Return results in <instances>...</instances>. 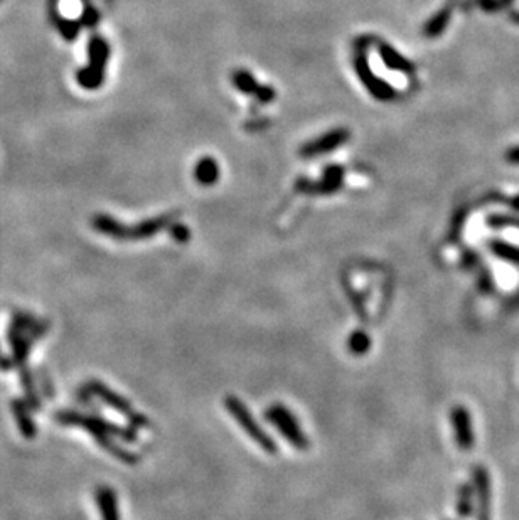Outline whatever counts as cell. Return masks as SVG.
<instances>
[{
    "label": "cell",
    "mask_w": 519,
    "mask_h": 520,
    "mask_svg": "<svg viewBox=\"0 0 519 520\" xmlns=\"http://www.w3.org/2000/svg\"><path fill=\"white\" fill-rule=\"evenodd\" d=\"M169 229H171L172 238H174L177 243H188L189 241L190 233L184 224H174V222H172V226Z\"/></svg>",
    "instance_id": "d4e9b609"
},
{
    "label": "cell",
    "mask_w": 519,
    "mask_h": 520,
    "mask_svg": "<svg viewBox=\"0 0 519 520\" xmlns=\"http://www.w3.org/2000/svg\"><path fill=\"white\" fill-rule=\"evenodd\" d=\"M174 217V214H162L157 217H149V219L142 221L135 226H127L125 241H145V239L155 236L161 231L171 228Z\"/></svg>",
    "instance_id": "8fae6325"
},
{
    "label": "cell",
    "mask_w": 519,
    "mask_h": 520,
    "mask_svg": "<svg viewBox=\"0 0 519 520\" xmlns=\"http://www.w3.org/2000/svg\"><path fill=\"white\" fill-rule=\"evenodd\" d=\"M51 19H52V22H55L56 29L59 30L61 35L64 37V41H68V42L76 41L78 35H79V30H81V28H83L79 19L74 21V19H68V17L59 16L55 7L51 8Z\"/></svg>",
    "instance_id": "2e32d148"
},
{
    "label": "cell",
    "mask_w": 519,
    "mask_h": 520,
    "mask_svg": "<svg viewBox=\"0 0 519 520\" xmlns=\"http://www.w3.org/2000/svg\"><path fill=\"white\" fill-rule=\"evenodd\" d=\"M354 69H356L358 76L359 79H361V83L366 86V90L370 91L371 96H375L376 100L386 101V100H392V98H394L393 88L372 73L370 68V63H367V59L363 54H359L356 59H354Z\"/></svg>",
    "instance_id": "ba28073f"
},
{
    "label": "cell",
    "mask_w": 519,
    "mask_h": 520,
    "mask_svg": "<svg viewBox=\"0 0 519 520\" xmlns=\"http://www.w3.org/2000/svg\"><path fill=\"white\" fill-rule=\"evenodd\" d=\"M110 57V44L95 34L88 41V66L76 73V81L84 90H98L105 83L106 63Z\"/></svg>",
    "instance_id": "3957f363"
},
{
    "label": "cell",
    "mask_w": 519,
    "mask_h": 520,
    "mask_svg": "<svg viewBox=\"0 0 519 520\" xmlns=\"http://www.w3.org/2000/svg\"><path fill=\"white\" fill-rule=\"evenodd\" d=\"M506 160H508L509 163H519V146H514V149L508 150V154H506Z\"/></svg>",
    "instance_id": "83f0119b"
},
{
    "label": "cell",
    "mask_w": 519,
    "mask_h": 520,
    "mask_svg": "<svg viewBox=\"0 0 519 520\" xmlns=\"http://www.w3.org/2000/svg\"><path fill=\"white\" fill-rule=\"evenodd\" d=\"M265 417L287 439V443H290L292 446L300 451L309 450L310 441L307 434L300 428L299 421H297V417L292 415V411L288 408L283 406V404H272L267 412H265Z\"/></svg>",
    "instance_id": "5b68a950"
},
{
    "label": "cell",
    "mask_w": 519,
    "mask_h": 520,
    "mask_svg": "<svg viewBox=\"0 0 519 520\" xmlns=\"http://www.w3.org/2000/svg\"><path fill=\"white\" fill-rule=\"evenodd\" d=\"M233 84L236 86L238 91L243 93V95H256V91H258L260 88V84L256 83L255 76L245 69H239L233 74Z\"/></svg>",
    "instance_id": "ffe728a7"
},
{
    "label": "cell",
    "mask_w": 519,
    "mask_h": 520,
    "mask_svg": "<svg viewBox=\"0 0 519 520\" xmlns=\"http://www.w3.org/2000/svg\"><path fill=\"white\" fill-rule=\"evenodd\" d=\"M46 332L47 323L42 322V320L30 317L28 313H17L16 317L12 318L11 328H8V342H11L12 347V357H14L17 367H19L21 381L25 391V398L29 399V406L33 408V410H38L41 403H39L38 393H35L33 376L29 374L28 359L34 342L41 339Z\"/></svg>",
    "instance_id": "6da1fadb"
},
{
    "label": "cell",
    "mask_w": 519,
    "mask_h": 520,
    "mask_svg": "<svg viewBox=\"0 0 519 520\" xmlns=\"http://www.w3.org/2000/svg\"><path fill=\"white\" fill-rule=\"evenodd\" d=\"M256 98L261 101V103H270V101L275 100V90L270 86H265V84H260L258 91H256Z\"/></svg>",
    "instance_id": "484cf974"
},
{
    "label": "cell",
    "mask_w": 519,
    "mask_h": 520,
    "mask_svg": "<svg viewBox=\"0 0 519 520\" xmlns=\"http://www.w3.org/2000/svg\"><path fill=\"white\" fill-rule=\"evenodd\" d=\"M479 287H481V290H484V291H489V290H492V287H494V284H492V277L489 273H487V271L482 273L481 282H479Z\"/></svg>",
    "instance_id": "4316f807"
},
{
    "label": "cell",
    "mask_w": 519,
    "mask_h": 520,
    "mask_svg": "<svg viewBox=\"0 0 519 520\" xmlns=\"http://www.w3.org/2000/svg\"><path fill=\"white\" fill-rule=\"evenodd\" d=\"M91 226L96 233L103 234V236L113 238L117 241H125L127 239V226L108 214H96L91 219Z\"/></svg>",
    "instance_id": "4fadbf2b"
},
{
    "label": "cell",
    "mask_w": 519,
    "mask_h": 520,
    "mask_svg": "<svg viewBox=\"0 0 519 520\" xmlns=\"http://www.w3.org/2000/svg\"><path fill=\"white\" fill-rule=\"evenodd\" d=\"M506 204H508V206L509 207H511L513 209V211H518L519 212V195H514V197H509V199H506V201H504Z\"/></svg>",
    "instance_id": "f1b7e54d"
},
{
    "label": "cell",
    "mask_w": 519,
    "mask_h": 520,
    "mask_svg": "<svg viewBox=\"0 0 519 520\" xmlns=\"http://www.w3.org/2000/svg\"><path fill=\"white\" fill-rule=\"evenodd\" d=\"M83 391L90 395H96L105 406L112 408V410L120 412L122 416H125L134 428H149L150 426V421L147 417L142 415V412H137L134 408H132V404L128 403V399L122 398V395L115 393V391L106 388L103 382L100 381L88 382V384L83 388Z\"/></svg>",
    "instance_id": "8992f818"
},
{
    "label": "cell",
    "mask_w": 519,
    "mask_h": 520,
    "mask_svg": "<svg viewBox=\"0 0 519 520\" xmlns=\"http://www.w3.org/2000/svg\"><path fill=\"white\" fill-rule=\"evenodd\" d=\"M378 52L383 59L386 68L393 71H400V73H414L415 66L411 61H408L405 56H401L397 49L389 46V44L381 42L378 46Z\"/></svg>",
    "instance_id": "5bb4252c"
},
{
    "label": "cell",
    "mask_w": 519,
    "mask_h": 520,
    "mask_svg": "<svg viewBox=\"0 0 519 520\" xmlns=\"http://www.w3.org/2000/svg\"><path fill=\"white\" fill-rule=\"evenodd\" d=\"M56 420L61 424L66 426H79L84 431L91 434L95 438V441L100 444L103 450H106L110 455L118 458L123 463L135 465L139 463V456L135 453L125 450L120 444L113 441V438H120L127 443H134L137 439V434L134 429H122L117 424H110L108 421H105L103 417L98 416H90V415H81L76 411H61L56 415Z\"/></svg>",
    "instance_id": "7a4b0ae2"
},
{
    "label": "cell",
    "mask_w": 519,
    "mask_h": 520,
    "mask_svg": "<svg viewBox=\"0 0 519 520\" xmlns=\"http://www.w3.org/2000/svg\"><path fill=\"white\" fill-rule=\"evenodd\" d=\"M487 226H489L491 229H508V228L519 229V217L508 214H492L487 217Z\"/></svg>",
    "instance_id": "603a6c76"
},
{
    "label": "cell",
    "mask_w": 519,
    "mask_h": 520,
    "mask_svg": "<svg viewBox=\"0 0 519 520\" xmlns=\"http://www.w3.org/2000/svg\"><path fill=\"white\" fill-rule=\"evenodd\" d=\"M489 250L492 255L498 256L499 260L508 261V263L519 266V248L511 243L501 241V239H492L489 243Z\"/></svg>",
    "instance_id": "d6986e66"
},
{
    "label": "cell",
    "mask_w": 519,
    "mask_h": 520,
    "mask_svg": "<svg viewBox=\"0 0 519 520\" xmlns=\"http://www.w3.org/2000/svg\"><path fill=\"white\" fill-rule=\"evenodd\" d=\"M348 347L353 355H365L371 349V337L365 330H354L349 335Z\"/></svg>",
    "instance_id": "7402d4cb"
},
{
    "label": "cell",
    "mask_w": 519,
    "mask_h": 520,
    "mask_svg": "<svg viewBox=\"0 0 519 520\" xmlns=\"http://www.w3.org/2000/svg\"><path fill=\"white\" fill-rule=\"evenodd\" d=\"M100 19H101L100 12L96 11V8L93 6H90V4H88V6H84V8H83L81 17H79V22H81L83 28L91 29V28H95L96 24H98Z\"/></svg>",
    "instance_id": "cb8c5ba5"
},
{
    "label": "cell",
    "mask_w": 519,
    "mask_h": 520,
    "mask_svg": "<svg viewBox=\"0 0 519 520\" xmlns=\"http://www.w3.org/2000/svg\"><path fill=\"white\" fill-rule=\"evenodd\" d=\"M7 369H11V362H8L6 354H4L2 349H0V371H7Z\"/></svg>",
    "instance_id": "f546056e"
},
{
    "label": "cell",
    "mask_w": 519,
    "mask_h": 520,
    "mask_svg": "<svg viewBox=\"0 0 519 520\" xmlns=\"http://www.w3.org/2000/svg\"><path fill=\"white\" fill-rule=\"evenodd\" d=\"M452 426H454L455 443L462 451L472 450L474 446V429H472V420H470V412L465 406H455L450 411Z\"/></svg>",
    "instance_id": "30bf717a"
},
{
    "label": "cell",
    "mask_w": 519,
    "mask_h": 520,
    "mask_svg": "<svg viewBox=\"0 0 519 520\" xmlns=\"http://www.w3.org/2000/svg\"><path fill=\"white\" fill-rule=\"evenodd\" d=\"M474 500H476L474 483H464V485H460L459 497H457V514H459V517L467 519L472 515Z\"/></svg>",
    "instance_id": "ac0fdd59"
},
{
    "label": "cell",
    "mask_w": 519,
    "mask_h": 520,
    "mask_svg": "<svg viewBox=\"0 0 519 520\" xmlns=\"http://www.w3.org/2000/svg\"><path fill=\"white\" fill-rule=\"evenodd\" d=\"M472 483L477 500V520H492V483L484 465H474Z\"/></svg>",
    "instance_id": "52a82bcc"
},
{
    "label": "cell",
    "mask_w": 519,
    "mask_h": 520,
    "mask_svg": "<svg viewBox=\"0 0 519 520\" xmlns=\"http://www.w3.org/2000/svg\"><path fill=\"white\" fill-rule=\"evenodd\" d=\"M194 175L201 185H212L219 179V167L212 157H203L196 163Z\"/></svg>",
    "instance_id": "9a60e30c"
},
{
    "label": "cell",
    "mask_w": 519,
    "mask_h": 520,
    "mask_svg": "<svg viewBox=\"0 0 519 520\" xmlns=\"http://www.w3.org/2000/svg\"><path fill=\"white\" fill-rule=\"evenodd\" d=\"M0 2H2V0H0Z\"/></svg>",
    "instance_id": "4dcf8cb0"
},
{
    "label": "cell",
    "mask_w": 519,
    "mask_h": 520,
    "mask_svg": "<svg viewBox=\"0 0 519 520\" xmlns=\"http://www.w3.org/2000/svg\"><path fill=\"white\" fill-rule=\"evenodd\" d=\"M30 410H33V408L25 406V404L22 401H19V399H16V401L12 403V411H14V417H16L17 424H19L21 433L24 434L25 438H33L35 434V424L33 421V416L29 415Z\"/></svg>",
    "instance_id": "e0dca14e"
},
{
    "label": "cell",
    "mask_w": 519,
    "mask_h": 520,
    "mask_svg": "<svg viewBox=\"0 0 519 520\" xmlns=\"http://www.w3.org/2000/svg\"><path fill=\"white\" fill-rule=\"evenodd\" d=\"M224 406L228 410L229 415L236 423L241 426V429L255 441L261 450H265L268 455H275L278 451L277 443L273 441V438L265 431L261 426L256 423V420L253 417L251 411L245 406V403L236 395H226Z\"/></svg>",
    "instance_id": "277c9868"
},
{
    "label": "cell",
    "mask_w": 519,
    "mask_h": 520,
    "mask_svg": "<svg viewBox=\"0 0 519 520\" xmlns=\"http://www.w3.org/2000/svg\"><path fill=\"white\" fill-rule=\"evenodd\" d=\"M450 16H452L450 8H442L438 14L433 16L432 19L427 22V25H425V34H427L428 37H437V35H440L443 30H445L447 24H449Z\"/></svg>",
    "instance_id": "44dd1931"
},
{
    "label": "cell",
    "mask_w": 519,
    "mask_h": 520,
    "mask_svg": "<svg viewBox=\"0 0 519 520\" xmlns=\"http://www.w3.org/2000/svg\"><path fill=\"white\" fill-rule=\"evenodd\" d=\"M95 502L101 520H122L118 510V499L113 488L101 485L95 490Z\"/></svg>",
    "instance_id": "7c38bea8"
},
{
    "label": "cell",
    "mask_w": 519,
    "mask_h": 520,
    "mask_svg": "<svg viewBox=\"0 0 519 520\" xmlns=\"http://www.w3.org/2000/svg\"><path fill=\"white\" fill-rule=\"evenodd\" d=\"M349 140V130L348 128H336V130L324 133L319 139L309 141L300 149L302 157H314V155H322L332 150L339 149Z\"/></svg>",
    "instance_id": "9c48e42d"
}]
</instances>
